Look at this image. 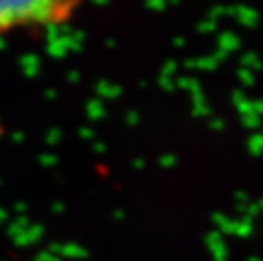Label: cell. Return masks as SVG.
I'll return each mask as SVG.
<instances>
[{
	"label": "cell",
	"instance_id": "obj_1",
	"mask_svg": "<svg viewBox=\"0 0 263 261\" xmlns=\"http://www.w3.org/2000/svg\"><path fill=\"white\" fill-rule=\"evenodd\" d=\"M71 2H0V32L30 22H55L69 16Z\"/></svg>",
	"mask_w": 263,
	"mask_h": 261
}]
</instances>
